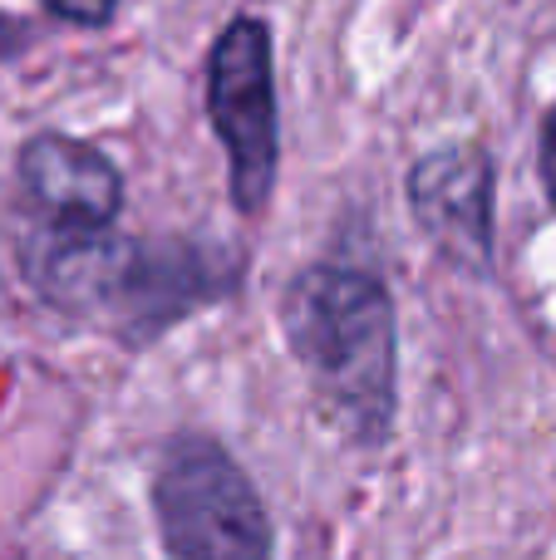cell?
I'll list each match as a JSON object with an SVG mask.
<instances>
[{
    "instance_id": "6da1fadb",
    "label": "cell",
    "mask_w": 556,
    "mask_h": 560,
    "mask_svg": "<svg viewBox=\"0 0 556 560\" xmlns=\"http://www.w3.org/2000/svg\"><path fill=\"white\" fill-rule=\"evenodd\" d=\"M20 271L49 310L153 345L177 319L227 300L242 285V252L193 236H124L35 226L20 242Z\"/></svg>"
},
{
    "instance_id": "7a4b0ae2",
    "label": "cell",
    "mask_w": 556,
    "mask_h": 560,
    "mask_svg": "<svg viewBox=\"0 0 556 560\" xmlns=\"http://www.w3.org/2000/svg\"><path fill=\"white\" fill-rule=\"evenodd\" d=\"M281 335L335 433L380 447L399 404V329L384 280L360 266H305L281 295Z\"/></svg>"
},
{
    "instance_id": "3957f363",
    "label": "cell",
    "mask_w": 556,
    "mask_h": 560,
    "mask_svg": "<svg viewBox=\"0 0 556 560\" xmlns=\"http://www.w3.org/2000/svg\"><path fill=\"white\" fill-rule=\"evenodd\" d=\"M153 516L173 560H271V522L222 443L183 433L153 472Z\"/></svg>"
},
{
    "instance_id": "277c9868",
    "label": "cell",
    "mask_w": 556,
    "mask_h": 560,
    "mask_svg": "<svg viewBox=\"0 0 556 560\" xmlns=\"http://www.w3.org/2000/svg\"><path fill=\"white\" fill-rule=\"evenodd\" d=\"M207 118L227 148V192L232 207L256 217L271 202L281 167V118H276L271 30L256 15L227 20L207 55Z\"/></svg>"
},
{
    "instance_id": "5b68a950",
    "label": "cell",
    "mask_w": 556,
    "mask_h": 560,
    "mask_svg": "<svg viewBox=\"0 0 556 560\" xmlns=\"http://www.w3.org/2000/svg\"><path fill=\"white\" fill-rule=\"evenodd\" d=\"M493 158L478 143L424 153L409 167V212L419 232L473 276L493 266Z\"/></svg>"
},
{
    "instance_id": "8992f818",
    "label": "cell",
    "mask_w": 556,
    "mask_h": 560,
    "mask_svg": "<svg viewBox=\"0 0 556 560\" xmlns=\"http://www.w3.org/2000/svg\"><path fill=\"white\" fill-rule=\"evenodd\" d=\"M20 187L39 212L35 226L55 232H114L124 212V173L99 153L65 133H35L20 148Z\"/></svg>"
},
{
    "instance_id": "52a82bcc",
    "label": "cell",
    "mask_w": 556,
    "mask_h": 560,
    "mask_svg": "<svg viewBox=\"0 0 556 560\" xmlns=\"http://www.w3.org/2000/svg\"><path fill=\"white\" fill-rule=\"evenodd\" d=\"M55 20L65 25H79V30H99L118 15V0H39Z\"/></svg>"
},
{
    "instance_id": "ba28073f",
    "label": "cell",
    "mask_w": 556,
    "mask_h": 560,
    "mask_svg": "<svg viewBox=\"0 0 556 560\" xmlns=\"http://www.w3.org/2000/svg\"><path fill=\"white\" fill-rule=\"evenodd\" d=\"M542 187H547V197L556 207V108L547 114V124H542Z\"/></svg>"
},
{
    "instance_id": "9c48e42d",
    "label": "cell",
    "mask_w": 556,
    "mask_h": 560,
    "mask_svg": "<svg viewBox=\"0 0 556 560\" xmlns=\"http://www.w3.org/2000/svg\"><path fill=\"white\" fill-rule=\"evenodd\" d=\"M25 45H30V30L20 25V20H10L5 10H0V59H15Z\"/></svg>"
}]
</instances>
